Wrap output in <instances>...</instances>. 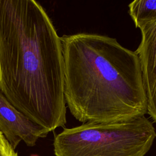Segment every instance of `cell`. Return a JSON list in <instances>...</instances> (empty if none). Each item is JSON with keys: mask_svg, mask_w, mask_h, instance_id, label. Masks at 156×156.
<instances>
[{"mask_svg": "<svg viewBox=\"0 0 156 156\" xmlns=\"http://www.w3.org/2000/svg\"><path fill=\"white\" fill-rule=\"evenodd\" d=\"M60 37L34 0H0V91L49 132L66 123Z\"/></svg>", "mask_w": 156, "mask_h": 156, "instance_id": "6da1fadb", "label": "cell"}, {"mask_svg": "<svg viewBox=\"0 0 156 156\" xmlns=\"http://www.w3.org/2000/svg\"><path fill=\"white\" fill-rule=\"evenodd\" d=\"M64 95L79 121L127 120L147 113L138 55L106 35L78 33L60 37Z\"/></svg>", "mask_w": 156, "mask_h": 156, "instance_id": "7a4b0ae2", "label": "cell"}, {"mask_svg": "<svg viewBox=\"0 0 156 156\" xmlns=\"http://www.w3.org/2000/svg\"><path fill=\"white\" fill-rule=\"evenodd\" d=\"M153 124L144 116L66 128L54 140L55 156H144L155 138Z\"/></svg>", "mask_w": 156, "mask_h": 156, "instance_id": "3957f363", "label": "cell"}, {"mask_svg": "<svg viewBox=\"0 0 156 156\" xmlns=\"http://www.w3.org/2000/svg\"><path fill=\"white\" fill-rule=\"evenodd\" d=\"M0 132L15 149L23 141L28 146L49 133L16 108L0 91Z\"/></svg>", "mask_w": 156, "mask_h": 156, "instance_id": "277c9868", "label": "cell"}, {"mask_svg": "<svg viewBox=\"0 0 156 156\" xmlns=\"http://www.w3.org/2000/svg\"><path fill=\"white\" fill-rule=\"evenodd\" d=\"M140 29L141 40L135 52L146 95L147 114L156 123V20L146 23Z\"/></svg>", "mask_w": 156, "mask_h": 156, "instance_id": "5b68a950", "label": "cell"}, {"mask_svg": "<svg viewBox=\"0 0 156 156\" xmlns=\"http://www.w3.org/2000/svg\"><path fill=\"white\" fill-rule=\"evenodd\" d=\"M129 13L136 27L156 20V0H135L129 4Z\"/></svg>", "mask_w": 156, "mask_h": 156, "instance_id": "8992f818", "label": "cell"}, {"mask_svg": "<svg viewBox=\"0 0 156 156\" xmlns=\"http://www.w3.org/2000/svg\"><path fill=\"white\" fill-rule=\"evenodd\" d=\"M0 156H18L15 149L11 146L0 132Z\"/></svg>", "mask_w": 156, "mask_h": 156, "instance_id": "52a82bcc", "label": "cell"}, {"mask_svg": "<svg viewBox=\"0 0 156 156\" xmlns=\"http://www.w3.org/2000/svg\"><path fill=\"white\" fill-rule=\"evenodd\" d=\"M31 156H38L37 155H32Z\"/></svg>", "mask_w": 156, "mask_h": 156, "instance_id": "ba28073f", "label": "cell"}]
</instances>
